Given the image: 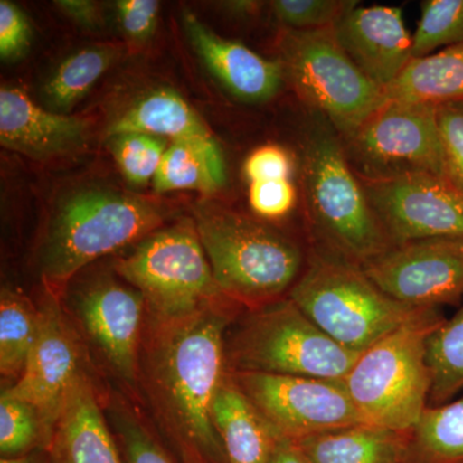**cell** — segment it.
<instances>
[{"instance_id": "30", "label": "cell", "mask_w": 463, "mask_h": 463, "mask_svg": "<svg viewBox=\"0 0 463 463\" xmlns=\"http://www.w3.org/2000/svg\"><path fill=\"white\" fill-rule=\"evenodd\" d=\"M47 450L41 416L27 402L7 392L0 397V455L2 458Z\"/></svg>"}, {"instance_id": "15", "label": "cell", "mask_w": 463, "mask_h": 463, "mask_svg": "<svg viewBox=\"0 0 463 463\" xmlns=\"http://www.w3.org/2000/svg\"><path fill=\"white\" fill-rule=\"evenodd\" d=\"M76 307L85 331L109 364L125 381L134 383L143 315L147 309L141 292L103 279L80 292Z\"/></svg>"}, {"instance_id": "10", "label": "cell", "mask_w": 463, "mask_h": 463, "mask_svg": "<svg viewBox=\"0 0 463 463\" xmlns=\"http://www.w3.org/2000/svg\"><path fill=\"white\" fill-rule=\"evenodd\" d=\"M341 141L359 181L411 174L443 176L437 106L385 99Z\"/></svg>"}, {"instance_id": "8", "label": "cell", "mask_w": 463, "mask_h": 463, "mask_svg": "<svg viewBox=\"0 0 463 463\" xmlns=\"http://www.w3.org/2000/svg\"><path fill=\"white\" fill-rule=\"evenodd\" d=\"M116 270L141 292L154 322L187 318L223 297L194 222L155 231L118 261Z\"/></svg>"}, {"instance_id": "39", "label": "cell", "mask_w": 463, "mask_h": 463, "mask_svg": "<svg viewBox=\"0 0 463 463\" xmlns=\"http://www.w3.org/2000/svg\"><path fill=\"white\" fill-rule=\"evenodd\" d=\"M57 8L78 25L96 29L100 25L99 5L87 0H58Z\"/></svg>"}, {"instance_id": "32", "label": "cell", "mask_w": 463, "mask_h": 463, "mask_svg": "<svg viewBox=\"0 0 463 463\" xmlns=\"http://www.w3.org/2000/svg\"><path fill=\"white\" fill-rule=\"evenodd\" d=\"M356 5L354 0H276L272 9L286 29L316 30L334 26Z\"/></svg>"}, {"instance_id": "41", "label": "cell", "mask_w": 463, "mask_h": 463, "mask_svg": "<svg viewBox=\"0 0 463 463\" xmlns=\"http://www.w3.org/2000/svg\"><path fill=\"white\" fill-rule=\"evenodd\" d=\"M0 463H52V459L47 450H36L30 455L2 458Z\"/></svg>"}, {"instance_id": "13", "label": "cell", "mask_w": 463, "mask_h": 463, "mask_svg": "<svg viewBox=\"0 0 463 463\" xmlns=\"http://www.w3.org/2000/svg\"><path fill=\"white\" fill-rule=\"evenodd\" d=\"M362 268L390 298L416 309L463 298V237L394 245Z\"/></svg>"}, {"instance_id": "11", "label": "cell", "mask_w": 463, "mask_h": 463, "mask_svg": "<svg viewBox=\"0 0 463 463\" xmlns=\"http://www.w3.org/2000/svg\"><path fill=\"white\" fill-rule=\"evenodd\" d=\"M231 374L279 438L297 441L364 423L343 380L257 373Z\"/></svg>"}, {"instance_id": "29", "label": "cell", "mask_w": 463, "mask_h": 463, "mask_svg": "<svg viewBox=\"0 0 463 463\" xmlns=\"http://www.w3.org/2000/svg\"><path fill=\"white\" fill-rule=\"evenodd\" d=\"M463 44V0H425L412 36V57Z\"/></svg>"}, {"instance_id": "5", "label": "cell", "mask_w": 463, "mask_h": 463, "mask_svg": "<svg viewBox=\"0 0 463 463\" xmlns=\"http://www.w3.org/2000/svg\"><path fill=\"white\" fill-rule=\"evenodd\" d=\"M303 181L310 219L331 252L364 267L392 248L339 133L319 114L304 143Z\"/></svg>"}, {"instance_id": "42", "label": "cell", "mask_w": 463, "mask_h": 463, "mask_svg": "<svg viewBox=\"0 0 463 463\" xmlns=\"http://www.w3.org/2000/svg\"><path fill=\"white\" fill-rule=\"evenodd\" d=\"M179 463H207L203 461V459L199 458V457H194L191 455H179Z\"/></svg>"}, {"instance_id": "31", "label": "cell", "mask_w": 463, "mask_h": 463, "mask_svg": "<svg viewBox=\"0 0 463 463\" xmlns=\"http://www.w3.org/2000/svg\"><path fill=\"white\" fill-rule=\"evenodd\" d=\"M109 151L130 184L142 187L154 181L167 148L166 139L142 133L109 137Z\"/></svg>"}, {"instance_id": "35", "label": "cell", "mask_w": 463, "mask_h": 463, "mask_svg": "<svg viewBox=\"0 0 463 463\" xmlns=\"http://www.w3.org/2000/svg\"><path fill=\"white\" fill-rule=\"evenodd\" d=\"M249 203L260 218H283L297 203V190L291 181L252 182L250 183Z\"/></svg>"}, {"instance_id": "12", "label": "cell", "mask_w": 463, "mask_h": 463, "mask_svg": "<svg viewBox=\"0 0 463 463\" xmlns=\"http://www.w3.org/2000/svg\"><path fill=\"white\" fill-rule=\"evenodd\" d=\"M365 196L392 245L463 237V194L444 176L411 174L364 182Z\"/></svg>"}, {"instance_id": "38", "label": "cell", "mask_w": 463, "mask_h": 463, "mask_svg": "<svg viewBox=\"0 0 463 463\" xmlns=\"http://www.w3.org/2000/svg\"><path fill=\"white\" fill-rule=\"evenodd\" d=\"M243 173L250 183L291 181L294 161L285 148L276 145L263 146L246 158Z\"/></svg>"}, {"instance_id": "17", "label": "cell", "mask_w": 463, "mask_h": 463, "mask_svg": "<svg viewBox=\"0 0 463 463\" xmlns=\"http://www.w3.org/2000/svg\"><path fill=\"white\" fill-rule=\"evenodd\" d=\"M90 124L43 109L17 87L0 90V143L33 160L78 154L90 142Z\"/></svg>"}, {"instance_id": "28", "label": "cell", "mask_w": 463, "mask_h": 463, "mask_svg": "<svg viewBox=\"0 0 463 463\" xmlns=\"http://www.w3.org/2000/svg\"><path fill=\"white\" fill-rule=\"evenodd\" d=\"M39 307L29 298L3 289L0 298V373L18 379L25 368L39 331Z\"/></svg>"}, {"instance_id": "14", "label": "cell", "mask_w": 463, "mask_h": 463, "mask_svg": "<svg viewBox=\"0 0 463 463\" xmlns=\"http://www.w3.org/2000/svg\"><path fill=\"white\" fill-rule=\"evenodd\" d=\"M39 316L38 336L25 368L5 392L36 408L48 450L63 405L84 373L78 337L56 298H45Z\"/></svg>"}, {"instance_id": "26", "label": "cell", "mask_w": 463, "mask_h": 463, "mask_svg": "<svg viewBox=\"0 0 463 463\" xmlns=\"http://www.w3.org/2000/svg\"><path fill=\"white\" fill-rule=\"evenodd\" d=\"M407 463H463V395L425 411L411 432Z\"/></svg>"}, {"instance_id": "20", "label": "cell", "mask_w": 463, "mask_h": 463, "mask_svg": "<svg viewBox=\"0 0 463 463\" xmlns=\"http://www.w3.org/2000/svg\"><path fill=\"white\" fill-rule=\"evenodd\" d=\"M212 414L228 463H269L279 437L230 371L216 392Z\"/></svg>"}, {"instance_id": "18", "label": "cell", "mask_w": 463, "mask_h": 463, "mask_svg": "<svg viewBox=\"0 0 463 463\" xmlns=\"http://www.w3.org/2000/svg\"><path fill=\"white\" fill-rule=\"evenodd\" d=\"M183 29L203 65L232 96L242 102L263 103L279 93L285 78L279 61L222 38L191 12L183 14Z\"/></svg>"}, {"instance_id": "1", "label": "cell", "mask_w": 463, "mask_h": 463, "mask_svg": "<svg viewBox=\"0 0 463 463\" xmlns=\"http://www.w3.org/2000/svg\"><path fill=\"white\" fill-rule=\"evenodd\" d=\"M151 325L148 386L176 452L228 463L212 412L228 373L230 315L218 303L179 321Z\"/></svg>"}, {"instance_id": "2", "label": "cell", "mask_w": 463, "mask_h": 463, "mask_svg": "<svg viewBox=\"0 0 463 463\" xmlns=\"http://www.w3.org/2000/svg\"><path fill=\"white\" fill-rule=\"evenodd\" d=\"M197 233L225 297L249 307L282 298L300 277L303 254L270 225L214 203L196 207Z\"/></svg>"}, {"instance_id": "36", "label": "cell", "mask_w": 463, "mask_h": 463, "mask_svg": "<svg viewBox=\"0 0 463 463\" xmlns=\"http://www.w3.org/2000/svg\"><path fill=\"white\" fill-rule=\"evenodd\" d=\"M33 30L26 14L14 3L0 2V57L14 61L32 44Z\"/></svg>"}, {"instance_id": "7", "label": "cell", "mask_w": 463, "mask_h": 463, "mask_svg": "<svg viewBox=\"0 0 463 463\" xmlns=\"http://www.w3.org/2000/svg\"><path fill=\"white\" fill-rule=\"evenodd\" d=\"M228 371L344 380L358 353L347 350L282 298L254 307L225 341Z\"/></svg>"}, {"instance_id": "16", "label": "cell", "mask_w": 463, "mask_h": 463, "mask_svg": "<svg viewBox=\"0 0 463 463\" xmlns=\"http://www.w3.org/2000/svg\"><path fill=\"white\" fill-rule=\"evenodd\" d=\"M332 27L347 56L380 90L394 83L413 58L401 8L356 5Z\"/></svg>"}, {"instance_id": "19", "label": "cell", "mask_w": 463, "mask_h": 463, "mask_svg": "<svg viewBox=\"0 0 463 463\" xmlns=\"http://www.w3.org/2000/svg\"><path fill=\"white\" fill-rule=\"evenodd\" d=\"M47 452L52 463H125L85 373L63 405Z\"/></svg>"}, {"instance_id": "6", "label": "cell", "mask_w": 463, "mask_h": 463, "mask_svg": "<svg viewBox=\"0 0 463 463\" xmlns=\"http://www.w3.org/2000/svg\"><path fill=\"white\" fill-rule=\"evenodd\" d=\"M288 298L327 336L358 354L429 310L390 298L361 265L334 252L313 255Z\"/></svg>"}, {"instance_id": "22", "label": "cell", "mask_w": 463, "mask_h": 463, "mask_svg": "<svg viewBox=\"0 0 463 463\" xmlns=\"http://www.w3.org/2000/svg\"><path fill=\"white\" fill-rule=\"evenodd\" d=\"M142 133L174 141L213 138L205 121L178 91L157 88L142 94L108 129L109 137Z\"/></svg>"}, {"instance_id": "9", "label": "cell", "mask_w": 463, "mask_h": 463, "mask_svg": "<svg viewBox=\"0 0 463 463\" xmlns=\"http://www.w3.org/2000/svg\"><path fill=\"white\" fill-rule=\"evenodd\" d=\"M279 48L283 75L341 138L354 132L385 100L383 90L343 50L334 27L285 29Z\"/></svg>"}, {"instance_id": "33", "label": "cell", "mask_w": 463, "mask_h": 463, "mask_svg": "<svg viewBox=\"0 0 463 463\" xmlns=\"http://www.w3.org/2000/svg\"><path fill=\"white\" fill-rule=\"evenodd\" d=\"M114 426L125 463H178L142 421L116 412Z\"/></svg>"}, {"instance_id": "40", "label": "cell", "mask_w": 463, "mask_h": 463, "mask_svg": "<svg viewBox=\"0 0 463 463\" xmlns=\"http://www.w3.org/2000/svg\"><path fill=\"white\" fill-rule=\"evenodd\" d=\"M269 463H309L297 444L289 439L279 438L274 444Z\"/></svg>"}, {"instance_id": "21", "label": "cell", "mask_w": 463, "mask_h": 463, "mask_svg": "<svg viewBox=\"0 0 463 463\" xmlns=\"http://www.w3.org/2000/svg\"><path fill=\"white\" fill-rule=\"evenodd\" d=\"M411 432L358 423L294 441L309 463H407Z\"/></svg>"}, {"instance_id": "25", "label": "cell", "mask_w": 463, "mask_h": 463, "mask_svg": "<svg viewBox=\"0 0 463 463\" xmlns=\"http://www.w3.org/2000/svg\"><path fill=\"white\" fill-rule=\"evenodd\" d=\"M118 56L120 50L116 45L99 44L67 57L43 87V99L48 109L67 115L114 65Z\"/></svg>"}, {"instance_id": "4", "label": "cell", "mask_w": 463, "mask_h": 463, "mask_svg": "<svg viewBox=\"0 0 463 463\" xmlns=\"http://www.w3.org/2000/svg\"><path fill=\"white\" fill-rule=\"evenodd\" d=\"M443 321L438 309L425 310L356 358L343 381L362 421L413 431L430 399L428 339Z\"/></svg>"}, {"instance_id": "34", "label": "cell", "mask_w": 463, "mask_h": 463, "mask_svg": "<svg viewBox=\"0 0 463 463\" xmlns=\"http://www.w3.org/2000/svg\"><path fill=\"white\" fill-rule=\"evenodd\" d=\"M443 176L463 194V100L437 106Z\"/></svg>"}, {"instance_id": "23", "label": "cell", "mask_w": 463, "mask_h": 463, "mask_svg": "<svg viewBox=\"0 0 463 463\" xmlns=\"http://www.w3.org/2000/svg\"><path fill=\"white\" fill-rule=\"evenodd\" d=\"M152 183L157 194L182 190L215 194L227 183L223 151L214 137L170 142Z\"/></svg>"}, {"instance_id": "3", "label": "cell", "mask_w": 463, "mask_h": 463, "mask_svg": "<svg viewBox=\"0 0 463 463\" xmlns=\"http://www.w3.org/2000/svg\"><path fill=\"white\" fill-rule=\"evenodd\" d=\"M166 218L158 203L111 188L72 192L58 205L43 245V277L63 285L97 259L154 233Z\"/></svg>"}, {"instance_id": "27", "label": "cell", "mask_w": 463, "mask_h": 463, "mask_svg": "<svg viewBox=\"0 0 463 463\" xmlns=\"http://www.w3.org/2000/svg\"><path fill=\"white\" fill-rule=\"evenodd\" d=\"M431 390L429 407L446 404L463 392V301L428 339Z\"/></svg>"}, {"instance_id": "37", "label": "cell", "mask_w": 463, "mask_h": 463, "mask_svg": "<svg viewBox=\"0 0 463 463\" xmlns=\"http://www.w3.org/2000/svg\"><path fill=\"white\" fill-rule=\"evenodd\" d=\"M116 11L121 32L134 44L147 43L156 32L160 11L156 0H120Z\"/></svg>"}, {"instance_id": "24", "label": "cell", "mask_w": 463, "mask_h": 463, "mask_svg": "<svg viewBox=\"0 0 463 463\" xmlns=\"http://www.w3.org/2000/svg\"><path fill=\"white\" fill-rule=\"evenodd\" d=\"M383 96L432 106L463 100V44L412 58Z\"/></svg>"}]
</instances>
